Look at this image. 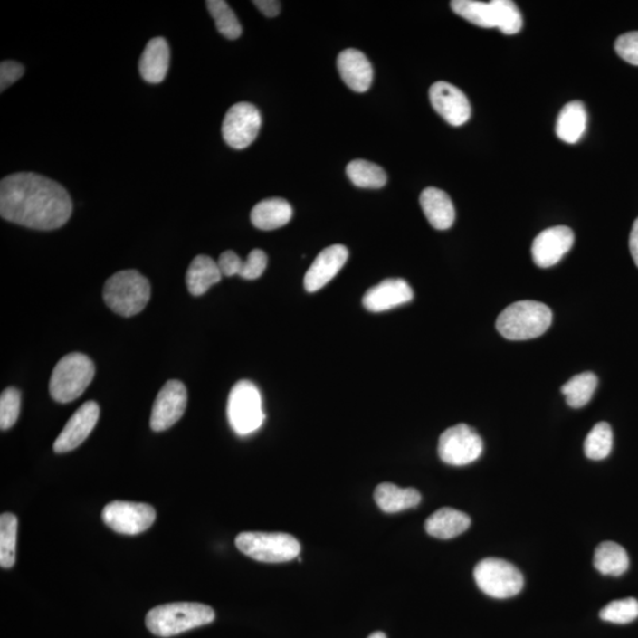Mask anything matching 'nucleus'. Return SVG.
I'll list each match as a JSON object with an SVG mask.
<instances>
[{"label":"nucleus","instance_id":"nucleus-1","mask_svg":"<svg viewBox=\"0 0 638 638\" xmlns=\"http://www.w3.org/2000/svg\"><path fill=\"white\" fill-rule=\"evenodd\" d=\"M72 203L63 186L34 173H15L0 183V214L7 222L52 231L71 219Z\"/></svg>","mask_w":638,"mask_h":638},{"label":"nucleus","instance_id":"nucleus-2","mask_svg":"<svg viewBox=\"0 0 638 638\" xmlns=\"http://www.w3.org/2000/svg\"><path fill=\"white\" fill-rule=\"evenodd\" d=\"M214 610L201 603H169L149 611L146 616V626L158 637H172L188 630L212 624Z\"/></svg>","mask_w":638,"mask_h":638},{"label":"nucleus","instance_id":"nucleus-3","mask_svg":"<svg viewBox=\"0 0 638 638\" xmlns=\"http://www.w3.org/2000/svg\"><path fill=\"white\" fill-rule=\"evenodd\" d=\"M552 323L551 309L540 301L521 300L506 308L497 319L499 334L509 340L539 338Z\"/></svg>","mask_w":638,"mask_h":638},{"label":"nucleus","instance_id":"nucleus-4","mask_svg":"<svg viewBox=\"0 0 638 638\" xmlns=\"http://www.w3.org/2000/svg\"><path fill=\"white\" fill-rule=\"evenodd\" d=\"M104 301L119 316L131 317L140 313L150 300V284L135 270H123L106 281Z\"/></svg>","mask_w":638,"mask_h":638},{"label":"nucleus","instance_id":"nucleus-5","mask_svg":"<svg viewBox=\"0 0 638 638\" xmlns=\"http://www.w3.org/2000/svg\"><path fill=\"white\" fill-rule=\"evenodd\" d=\"M94 376V362L87 355L64 356L50 378V395L58 404H69L82 395Z\"/></svg>","mask_w":638,"mask_h":638},{"label":"nucleus","instance_id":"nucleus-6","mask_svg":"<svg viewBox=\"0 0 638 638\" xmlns=\"http://www.w3.org/2000/svg\"><path fill=\"white\" fill-rule=\"evenodd\" d=\"M243 555L262 563H285L300 556V544L288 533L243 532L235 538Z\"/></svg>","mask_w":638,"mask_h":638},{"label":"nucleus","instance_id":"nucleus-7","mask_svg":"<svg viewBox=\"0 0 638 638\" xmlns=\"http://www.w3.org/2000/svg\"><path fill=\"white\" fill-rule=\"evenodd\" d=\"M227 416L232 429L238 435L252 434L265 421L262 394L254 383L243 380L235 383L227 402Z\"/></svg>","mask_w":638,"mask_h":638},{"label":"nucleus","instance_id":"nucleus-8","mask_svg":"<svg viewBox=\"0 0 638 638\" xmlns=\"http://www.w3.org/2000/svg\"><path fill=\"white\" fill-rule=\"evenodd\" d=\"M474 579L482 593L498 599L514 597L524 586L521 572L499 558L482 559L474 568Z\"/></svg>","mask_w":638,"mask_h":638},{"label":"nucleus","instance_id":"nucleus-9","mask_svg":"<svg viewBox=\"0 0 638 638\" xmlns=\"http://www.w3.org/2000/svg\"><path fill=\"white\" fill-rule=\"evenodd\" d=\"M482 451L481 436L474 428L465 424L448 428L439 439V456L447 465H470L481 458Z\"/></svg>","mask_w":638,"mask_h":638},{"label":"nucleus","instance_id":"nucleus-10","mask_svg":"<svg viewBox=\"0 0 638 638\" xmlns=\"http://www.w3.org/2000/svg\"><path fill=\"white\" fill-rule=\"evenodd\" d=\"M102 519L115 532L137 536L154 524L157 512L153 506L143 502L116 500L103 509Z\"/></svg>","mask_w":638,"mask_h":638},{"label":"nucleus","instance_id":"nucleus-11","mask_svg":"<svg viewBox=\"0 0 638 638\" xmlns=\"http://www.w3.org/2000/svg\"><path fill=\"white\" fill-rule=\"evenodd\" d=\"M262 127V116L257 107L249 102L232 106L224 119V140L234 149H245L252 145Z\"/></svg>","mask_w":638,"mask_h":638},{"label":"nucleus","instance_id":"nucleus-12","mask_svg":"<svg viewBox=\"0 0 638 638\" xmlns=\"http://www.w3.org/2000/svg\"><path fill=\"white\" fill-rule=\"evenodd\" d=\"M187 407V389L183 382L170 380L157 394L154 402L150 428L154 432L167 431L183 417Z\"/></svg>","mask_w":638,"mask_h":638},{"label":"nucleus","instance_id":"nucleus-13","mask_svg":"<svg viewBox=\"0 0 638 638\" xmlns=\"http://www.w3.org/2000/svg\"><path fill=\"white\" fill-rule=\"evenodd\" d=\"M433 108L451 126L460 127L471 118V104L467 96L453 84L436 82L429 89Z\"/></svg>","mask_w":638,"mask_h":638},{"label":"nucleus","instance_id":"nucleus-14","mask_svg":"<svg viewBox=\"0 0 638 638\" xmlns=\"http://www.w3.org/2000/svg\"><path fill=\"white\" fill-rule=\"evenodd\" d=\"M575 234L570 227L555 226L537 235L532 243V258L541 269L552 268L574 246Z\"/></svg>","mask_w":638,"mask_h":638},{"label":"nucleus","instance_id":"nucleus-15","mask_svg":"<svg viewBox=\"0 0 638 638\" xmlns=\"http://www.w3.org/2000/svg\"><path fill=\"white\" fill-rule=\"evenodd\" d=\"M100 417L99 405L94 401L85 402L77 412L73 414L63 431L58 435L53 443L56 453H68L76 450L91 434Z\"/></svg>","mask_w":638,"mask_h":638},{"label":"nucleus","instance_id":"nucleus-16","mask_svg":"<svg viewBox=\"0 0 638 638\" xmlns=\"http://www.w3.org/2000/svg\"><path fill=\"white\" fill-rule=\"evenodd\" d=\"M349 251L343 245H332L317 255L304 277V288L308 292H317L329 281L334 280L340 269L346 265Z\"/></svg>","mask_w":638,"mask_h":638},{"label":"nucleus","instance_id":"nucleus-17","mask_svg":"<svg viewBox=\"0 0 638 638\" xmlns=\"http://www.w3.org/2000/svg\"><path fill=\"white\" fill-rule=\"evenodd\" d=\"M413 298V289L407 281L390 278L369 289L363 297V305L368 311L383 312L407 304Z\"/></svg>","mask_w":638,"mask_h":638},{"label":"nucleus","instance_id":"nucleus-18","mask_svg":"<svg viewBox=\"0 0 638 638\" xmlns=\"http://www.w3.org/2000/svg\"><path fill=\"white\" fill-rule=\"evenodd\" d=\"M338 68L343 82L356 92L369 90L374 71L365 53L356 49H347L339 53Z\"/></svg>","mask_w":638,"mask_h":638},{"label":"nucleus","instance_id":"nucleus-19","mask_svg":"<svg viewBox=\"0 0 638 638\" xmlns=\"http://www.w3.org/2000/svg\"><path fill=\"white\" fill-rule=\"evenodd\" d=\"M420 205L425 218L435 230L446 231L455 222V208L446 192L439 188H425L420 195Z\"/></svg>","mask_w":638,"mask_h":638},{"label":"nucleus","instance_id":"nucleus-20","mask_svg":"<svg viewBox=\"0 0 638 638\" xmlns=\"http://www.w3.org/2000/svg\"><path fill=\"white\" fill-rule=\"evenodd\" d=\"M170 60V50L167 41L162 37L153 38L147 43L140 58V73L146 82L161 83L167 76Z\"/></svg>","mask_w":638,"mask_h":638},{"label":"nucleus","instance_id":"nucleus-21","mask_svg":"<svg viewBox=\"0 0 638 638\" xmlns=\"http://www.w3.org/2000/svg\"><path fill=\"white\" fill-rule=\"evenodd\" d=\"M471 526V518L466 513L451 508L436 510L425 520L424 528L429 536L438 539L455 538L466 532Z\"/></svg>","mask_w":638,"mask_h":638},{"label":"nucleus","instance_id":"nucleus-22","mask_svg":"<svg viewBox=\"0 0 638 638\" xmlns=\"http://www.w3.org/2000/svg\"><path fill=\"white\" fill-rule=\"evenodd\" d=\"M293 214L291 205L281 198L261 201L251 211V222L262 231H273L290 223Z\"/></svg>","mask_w":638,"mask_h":638},{"label":"nucleus","instance_id":"nucleus-23","mask_svg":"<svg viewBox=\"0 0 638 638\" xmlns=\"http://www.w3.org/2000/svg\"><path fill=\"white\" fill-rule=\"evenodd\" d=\"M223 273L218 262L208 255L200 254L193 259L186 274V284L193 296H203L213 285L222 281Z\"/></svg>","mask_w":638,"mask_h":638},{"label":"nucleus","instance_id":"nucleus-24","mask_svg":"<svg viewBox=\"0 0 638 638\" xmlns=\"http://www.w3.org/2000/svg\"><path fill=\"white\" fill-rule=\"evenodd\" d=\"M378 508L386 513H398L416 508L421 502V494L415 489H401L394 483L383 482L374 493Z\"/></svg>","mask_w":638,"mask_h":638},{"label":"nucleus","instance_id":"nucleus-25","mask_svg":"<svg viewBox=\"0 0 638 638\" xmlns=\"http://www.w3.org/2000/svg\"><path fill=\"white\" fill-rule=\"evenodd\" d=\"M587 125L586 107L579 100H572L560 110L557 119L556 134L560 140L575 145L583 138Z\"/></svg>","mask_w":638,"mask_h":638},{"label":"nucleus","instance_id":"nucleus-26","mask_svg":"<svg viewBox=\"0 0 638 638\" xmlns=\"http://www.w3.org/2000/svg\"><path fill=\"white\" fill-rule=\"evenodd\" d=\"M452 10L460 17L465 18L471 24L481 28H497L499 13L497 0L478 2V0H454L451 3Z\"/></svg>","mask_w":638,"mask_h":638},{"label":"nucleus","instance_id":"nucleus-27","mask_svg":"<svg viewBox=\"0 0 638 638\" xmlns=\"http://www.w3.org/2000/svg\"><path fill=\"white\" fill-rule=\"evenodd\" d=\"M594 566L602 575L618 577L628 570L629 556L620 544L605 541L595 548Z\"/></svg>","mask_w":638,"mask_h":638},{"label":"nucleus","instance_id":"nucleus-28","mask_svg":"<svg viewBox=\"0 0 638 638\" xmlns=\"http://www.w3.org/2000/svg\"><path fill=\"white\" fill-rule=\"evenodd\" d=\"M598 378L594 373H582L576 375L562 386V394L567 398L571 408H582L593 398L597 389Z\"/></svg>","mask_w":638,"mask_h":638},{"label":"nucleus","instance_id":"nucleus-29","mask_svg":"<svg viewBox=\"0 0 638 638\" xmlns=\"http://www.w3.org/2000/svg\"><path fill=\"white\" fill-rule=\"evenodd\" d=\"M347 176L351 183L361 188H382L386 184V174L380 166L366 160H354L347 166Z\"/></svg>","mask_w":638,"mask_h":638},{"label":"nucleus","instance_id":"nucleus-30","mask_svg":"<svg viewBox=\"0 0 638 638\" xmlns=\"http://www.w3.org/2000/svg\"><path fill=\"white\" fill-rule=\"evenodd\" d=\"M206 5L215 21L216 29L224 37L233 41L242 36L241 23L225 0H208Z\"/></svg>","mask_w":638,"mask_h":638},{"label":"nucleus","instance_id":"nucleus-31","mask_svg":"<svg viewBox=\"0 0 638 638\" xmlns=\"http://www.w3.org/2000/svg\"><path fill=\"white\" fill-rule=\"evenodd\" d=\"M613 429L606 423H598L595 425L586 441H584V453L590 460H603L608 458L613 450Z\"/></svg>","mask_w":638,"mask_h":638},{"label":"nucleus","instance_id":"nucleus-32","mask_svg":"<svg viewBox=\"0 0 638 638\" xmlns=\"http://www.w3.org/2000/svg\"><path fill=\"white\" fill-rule=\"evenodd\" d=\"M18 519L13 513L0 517V567L10 568L15 563Z\"/></svg>","mask_w":638,"mask_h":638},{"label":"nucleus","instance_id":"nucleus-33","mask_svg":"<svg viewBox=\"0 0 638 638\" xmlns=\"http://www.w3.org/2000/svg\"><path fill=\"white\" fill-rule=\"evenodd\" d=\"M599 617L603 621L610 622V624H632L638 618V601L629 597L611 602L601 610Z\"/></svg>","mask_w":638,"mask_h":638},{"label":"nucleus","instance_id":"nucleus-34","mask_svg":"<svg viewBox=\"0 0 638 638\" xmlns=\"http://www.w3.org/2000/svg\"><path fill=\"white\" fill-rule=\"evenodd\" d=\"M21 413V392L10 386L0 396V428L7 431L17 423Z\"/></svg>","mask_w":638,"mask_h":638},{"label":"nucleus","instance_id":"nucleus-35","mask_svg":"<svg viewBox=\"0 0 638 638\" xmlns=\"http://www.w3.org/2000/svg\"><path fill=\"white\" fill-rule=\"evenodd\" d=\"M499 13L498 29L505 34H516L523 28V17L516 3L510 0H497Z\"/></svg>","mask_w":638,"mask_h":638},{"label":"nucleus","instance_id":"nucleus-36","mask_svg":"<svg viewBox=\"0 0 638 638\" xmlns=\"http://www.w3.org/2000/svg\"><path fill=\"white\" fill-rule=\"evenodd\" d=\"M268 266V255L262 250L251 251L246 261L243 262L241 276L243 280L254 281L262 276Z\"/></svg>","mask_w":638,"mask_h":638},{"label":"nucleus","instance_id":"nucleus-37","mask_svg":"<svg viewBox=\"0 0 638 638\" xmlns=\"http://www.w3.org/2000/svg\"><path fill=\"white\" fill-rule=\"evenodd\" d=\"M614 49L622 60L638 67V31L626 33L618 37L614 43Z\"/></svg>","mask_w":638,"mask_h":638},{"label":"nucleus","instance_id":"nucleus-38","mask_svg":"<svg viewBox=\"0 0 638 638\" xmlns=\"http://www.w3.org/2000/svg\"><path fill=\"white\" fill-rule=\"evenodd\" d=\"M24 67L18 62H2L0 64V90L5 91L7 88L17 82L24 75Z\"/></svg>","mask_w":638,"mask_h":638},{"label":"nucleus","instance_id":"nucleus-39","mask_svg":"<svg viewBox=\"0 0 638 638\" xmlns=\"http://www.w3.org/2000/svg\"><path fill=\"white\" fill-rule=\"evenodd\" d=\"M243 262L241 257L233 251H225V252L220 254L218 265L223 276H239L243 268Z\"/></svg>","mask_w":638,"mask_h":638},{"label":"nucleus","instance_id":"nucleus-40","mask_svg":"<svg viewBox=\"0 0 638 638\" xmlns=\"http://www.w3.org/2000/svg\"><path fill=\"white\" fill-rule=\"evenodd\" d=\"M253 4L266 17H277L281 13V3L277 0H254Z\"/></svg>","mask_w":638,"mask_h":638},{"label":"nucleus","instance_id":"nucleus-41","mask_svg":"<svg viewBox=\"0 0 638 638\" xmlns=\"http://www.w3.org/2000/svg\"><path fill=\"white\" fill-rule=\"evenodd\" d=\"M629 246L630 253H632L633 262H635L638 268V218L636 222L633 223L632 233H630Z\"/></svg>","mask_w":638,"mask_h":638},{"label":"nucleus","instance_id":"nucleus-42","mask_svg":"<svg viewBox=\"0 0 638 638\" xmlns=\"http://www.w3.org/2000/svg\"><path fill=\"white\" fill-rule=\"evenodd\" d=\"M368 638H386V633L382 632H376L371 633Z\"/></svg>","mask_w":638,"mask_h":638}]
</instances>
